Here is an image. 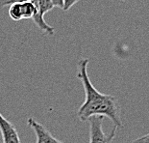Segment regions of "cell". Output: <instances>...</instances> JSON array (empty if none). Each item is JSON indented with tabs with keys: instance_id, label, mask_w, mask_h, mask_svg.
<instances>
[{
	"instance_id": "1",
	"label": "cell",
	"mask_w": 149,
	"mask_h": 143,
	"mask_svg": "<svg viewBox=\"0 0 149 143\" xmlns=\"http://www.w3.org/2000/svg\"><path fill=\"white\" fill-rule=\"evenodd\" d=\"M88 59H82L78 64L77 77L83 84L86 100L79 108L77 116L82 122L88 121V119L93 116L108 117L115 124V127H121L120 109L116 99L96 90L88 75Z\"/></svg>"
},
{
	"instance_id": "2",
	"label": "cell",
	"mask_w": 149,
	"mask_h": 143,
	"mask_svg": "<svg viewBox=\"0 0 149 143\" xmlns=\"http://www.w3.org/2000/svg\"><path fill=\"white\" fill-rule=\"evenodd\" d=\"M102 116H93L88 119L90 122V143H112L116 133V127H115L109 135L103 132Z\"/></svg>"
},
{
	"instance_id": "3",
	"label": "cell",
	"mask_w": 149,
	"mask_h": 143,
	"mask_svg": "<svg viewBox=\"0 0 149 143\" xmlns=\"http://www.w3.org/2000/svg\"><path fill=\"white\" fill-rule=\"evenodd\" d=\"M27 124L30 128L33 129L35 135L37 136L36 143H64L57 139L52 135V133L43 127L42 124L37 122L34 118H29L27 120Z\"/></svg>"
},
{
	"instance_id": "4",
	"label": "cell",
	"mask_w": 149,
	"mask_h": 143,
	"mask_svg": "<svg viewBox=\"0 0 149 143\" xmlns=\"http://www.w3.org/2000/svg\"><path fill=\"white\" fill-rule=\"evenodd\" d=\"M0 132L3 143H20L17 130L13 123L0 113Z\"/></svg>"
},
{
	"instance_id": "5",
	"label": "cell",
	"mask_w": 149,
	"mask_h": 143,
	"mask_svg": "<svg viewBox=\"0 0 149 143\" xmlns=\"http://www.w3.org/2000/svg\"><path fill=\"white\" fill-rule=\"evenodd\" d=\"M21 5V12H22V20L23 18H32L35 14L37 13V8L32 2L26 1L20 3Z\"/></svg>"
},
{
	"instance_id": "6",
	"label": "cell",
	"mask_w": 149,
	"mask_h": 143,
	"mask_svg": "<svg viewBox=\"0 0 149 143\" xmlns=\"http://www.w3.org/2000/svg\"><path fill=\"white\" fill-rule=\"evenodd\" d=\"M9 15L13 20L18 21L22 20V12H21V5L20 3H15L10 6L9 9Z\"/></svg>"
},
{
	"instance_id": "7",
	"label": "cell",
	"mask_w": 149,
	"mask_h": 143,
	"mask_svg": "<svg viewBox=\"0 0 149 143\" xmlns=\"http://www.w3.org/2000/svg\"><path fill=\"white\" fill-rule=\"evenodd\" d=\"M26 1H29V0H0V9L5 7V6L15 4V3H22Z\"/></svg>"
},
{
	"instance_id": "8",
	"label": "cell",
	"mask_w": 149,
	"mask_h": 143,
	"mask_svg": "<svg viewBox=\"0 0 149 143\" xmlns=\"http://www.w3.org/2000/svg\"><path fill=\"white\" fill-rule=\"evenodd\" d=\"M78 1L79 0H64V9H63V10L64 11L69 10V9L73 5H75Z\"/></svg>"
},
{
	"instance_id": "9",
	"label": "cell",
	"mask_w": 149,
	"mask_h": 143,
	"mask_svg": "<svg viewBox=\"0 0 149 143\" xmlns=\"http://www.w3.org/2000/svg\"><path fill=\"white\" fill-rule=\"evenodd\" d=\"M131 143H149V133L141 136V137H139L138 139H136V140L132 141Z\"/></svg>"
},
{
	"instance_id": "10",
	"label": "cell",
	"mask_w": 149,
	"mask_h": 143,
	"mask_svg": "<svg viewBox=\"0 0 149 143\" xmlns=\"http://www.w3.org/2000/svg\"><path fill=\"white\" fill-rule=\"evenodd\" d=\"M54 7H58L60 9H64V0H51Z\"/></svg>"
},
{
	"instance_id": "11",
	"label": "cell",
	"mask_w": 149,
	"mask_h": 143,
	"mask_svg": "<svg viewBox=\"0 0 149 143\" xmlns=\"http://www.w3.org/2000/svg\"><path fill=\"white\" fill-rule=\"evenodd\" d=\"M121 1H123V2H127L128 0H121Z\"/></svg>"
}]
</instances>
